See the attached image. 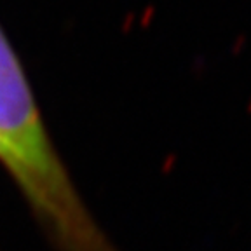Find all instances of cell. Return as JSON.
Masks as SVG:
<instances>
[{"mask_svg":"<svg viewBox=\"0 0 251 251\" xmlns=\"http://www.w3.org/2000/svg\"><path fill=\"white\" fill-rule=\"evenodd\" d=\"M0 161L59 251H117L52 147L20 61L0 28Z\"/></svg>","mask_w":251,"mask_h":251,"instance_id":"obj_1","label":"cell"}]
</instances>
